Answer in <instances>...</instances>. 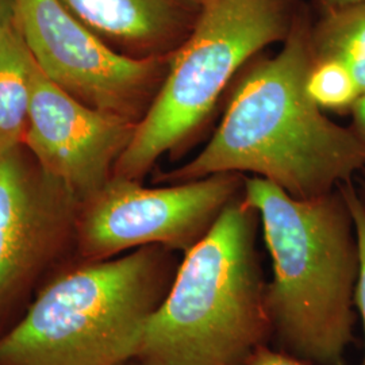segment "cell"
<instances>
[{
	"label": "cell",
	"instance_id": "obj_1",
	"mask_svg": "<svg viewBox=\"0 0 365 365\" xmlns=\"http://www.w3.org/2000/svg\"><path fill=\"white\" fill-rule=\"evenodd\" d=\"M312 4L304 3L282 49L261 53L229 88L221 122L206 146L157 182H192L241 173L272 182L298 199L334 191L365 170V146L349 126L310 99Z\"/></svg>",
	"mask_w": 365,
	"mask_h": 365
},
{
	"label": "cell",
	"instance_id": "obj_16",
	"mask_svg": "<svg viewBox=\"0 0 365 365\" xmlns=\"http://www.w3.org/2000/svg\"><path fill=\"white\" fill-rule=\"evenodd\" d=\"M21 31L15 0H0V46Z\"/></svg>",
	"mask_w": 365,
	"mask_h": 365
},
{
	"label": "cell",
	"instance_id": "obj_15",
	"mask_svg": "<svg viewBox=\"0 0 365 365\" xmlns=\"http://www.w3.org/2000/svg\"><path fill=\"white\" fill-rule=\"evenodd\" d=\"M240 365H310L299 359L282 352L274 351L267 345H261L248 359Z\"/></svg>",
	"mask_w": 365,
	"mask_h": 365
},
{
	"label": "cell",
	"instance_id": "obj_21",
	"mask_svg": "<svg viewBox=\"0 0 365 365\" xmlns=\"http://www.w3.org/2000/svg\"><path fill=\"white\" fill-rule=\"evenodd\" d=\"M196 1H197V3H202V1H203V0H196Z\"/></svg>",
	"mask_w": 365,
	"mask_h": 365
},
{
	"label": "cell",
	"instance_id": "obj_13",
	"mask_svg": "<svg viewBox=\"0 0 365 365\" xmlns=\"http://www.w3.org/2000/svg\"><path fill=\"white\" fill-rule=\"evenodd\" d=\"M306 90L315 105L325 113L348 114L359 96L360 87L351 69L331 57H314Z\"/></svg>",
	"mask_w": 365,
	"mask_h": 365
},
{
	"label": "cell",
	"instance_id": "obj_10",
	"mask_svg": "<svg viewBox=\"0 0 365 365\" xmlns=\"http://www.w3.org/2000/svg\"><path fill=\"white\" fill-rule=\"evenodd\" d=\"M114 51L133 58H170L190 36L196 0H60Z\"/></svg>",
	"mask_w": 365,
	"mask_h": 365
},
{
	"label": "cell",
	"instance_id": "obj_19",
	"mask_svg": "<svg viewBox=\"0 0 365 365\" xmlns=\"http://www.w3.org/2000/svg\"><path fill=\"white\" fill-rule=\"evenodd\" d=\"M357 191H359V195L361 197L365 206V170L361 172V182H360V185L357 187Z\"/></svg>",
	"mask_w": 365,
	"mask_h": 365
},
{
	"label": "cell",
	"instance_id": "obj_20",
	"mask_svg": "<svg viewBox=\"0 0 365 365\" xmlns=\"http://www.w3.org/2000/svg\"><path fill=\"white\" fill-rule=\"evenodd\" d=\"M120 365H140L135 360H130V361H128V363H125V364H120Z\"/></svg>",
	"mask_w": 365,
	"mask_h": 365
},
{
	"label": "cell",
	"instance_id": "obj_6",
	"mask_svg": "<svg viewBox=\"0 0 365 365\" xmlns=\"http://www.w3.org/2000/svg\"><path fill=\"white\" fill-rule=\"evenodd\" d=\"M245 175L220 173L192 182L145 187L113 176L78 211L76 240L87 261L158 245L185 253L244 194Z\"/></svg>",
	"mask_w": 365,
	"mask_h": 365
},
{
	"label": "cell",
	"instance_id": "obj_8",
	"mask_svg": "<svg viewBox=\"0 0 365 365\" xmlns=\"http://www.w3.org/2000/svg\"><path fill=\"white\" fill-rule=\"evenodd\" d=\"M80 206L25 145L0 150V312L75 235Z\"/></svg>",
	"mask_w": 365,
	"mask_h": 365
},
{
	"label": "cell",
	"instance_id": "obj_3",
	"mask_svg": "<svg viewBox=\"0 0 365 365\" xmlns=\"http://www.w3.org/2000/svg\"><path fill=\"white\" fill-rule=\"evenodd\" d=\"M259 212L244 194L184 253L149 319L140 365H240L272 336L257 252Z\"/></svg>",
	"mask_w": 365,
	"mask_h": 365
},
{
	"label": "cell",
	"instance_id": "obj_14",
	"mask_svg": "<svg viewBox=\"0 0 365 365\" xmlns=\"http://www.w3.org/2000/svg\"><path fill=\"white\" fill-rule=\"evenodd\" d=\"M341 188L352 212L354 229L357 235V244H359L360 267H359L357 283L354 288V306L357 307L359 313L361 315L365 336V206L361 197L359 195L357 185L354 182H344L341 184ZM360 365H365V349L364 357Z\"/></svg>",
	"mask_w": 365,
	"mask_h": 365
},
{
	"label": "cell",
	"instance_id": "obj_5",
	"mask_svg": "<svg viewBox=\"0 0 365 365\" xmlns=\"http://www.w3.org/2000/svg\"><path fill=\"white\" fill-rule=\"evenodd\" d=\"M303 6V0H203L113 176L141 182L161 157L184 153L240 72L287 39Z\"/></svg>",
	"mask_w": 365,
	"mask_h": 365
},
{
	"label": "cell",
	"instance_id": "obj_18",
	"mask_svg": "<svg viewBox=\"0 0 365 365\" xmlns=\"http://www.w3.org/2000/svg\"><path fill=\"white\" fill-rule=\"evenodd\" d=\"M365 0H314L313 4L318 7H339V6H346V4H353V3H360Z\"/></svg>",
	"mask_w": 365,
	"mask_h": 365
},
{
	"label": "cell",
	"instance_id": "obj_4",
	"mask_svg": "<svg viewBox=\"0 0 365 365\" xmlns=\"http://www.w3.org/2000/svg\"><path fill=\"white\" fill-rule=\"evenodd\" d=\"M152 245L53 280L0 337V365H120L134 360L179 262Z\"/></svg>",
	"mask_w": 365,
	"mask_h": 365
},
{
	"label": "cell",
	"instance_id": "obj_2",
	"mask_svg": "<svg viewBox=\"0 0 365 365\" xmlns=\"http://www.w3.org/2000/svg\"><path fill=\"white\" fill-rule=\"evenodd\" d=\"M244 197L259 212L272 261L265 302L279 349L310 365H346L360 259L341 185L325 195L298 199L247 176Z\"/></svg>",
	"mask_w": 365,
	"mask_h": 365
},
{
	"label": "cell",
	"instance_id": "obj_7",
	"mask_svg": "<svg viewBox=\"0 0 365 365\" xmlns=\"http://www.w3.org/2000/svg\"><path fill=\"white\" fill-rule=\"evenodd\" d=\"M19 27L39 71L58 88L107 114L138 123L167 76L170 58L114 51L60 0H15Z\"/></svg>",
	"mask_w": 365,
	"mask_h": 365
},
{
	"label": "cell",
	"instance_id": "obj_12",
	"mask_svg": "<svg viewBox=\"0 0 365 365\" xmlns=\"http://www.w3.org/2000/svg\"><path fill=\"white\" fill-rule=\"evenodd\" d=\"M314 57H331L351 69L361 93L365 92V1L339 7L312 4Z\"/></svg>",
	"mask_w": 365,
	"mask_h": 365
},
{
	"label": "cell",
	"instance_id": "obj_11",
	"mask_svg": "<svg viewBox=\"0 0 365 365\" xmlns=\"http://www.w3.org/2000/svg\"><path fill=\"white\" fill-rule=\"evenodd\" d=\"M33 73L34 60L19 31L0 46V150L25 141Z\"/></svg>",
	"mask_w": 365,
	"mask_h": 365
},
{
	"label": "cell",
	"instance_id": "obj_9",
	"mask_svg": "<svg viewBox=\"0 0 365 365\" xmlns=\"http://www.w3.org/2000/svg\"><path fill=\"white\" fill-rule=\"evenodd\" d=\"M137 123L87 106L58 88L34 63L24 145L83 203L113 178Z\"/></svg>",
	"mask_w": 365,
	"mask_h": 365
},
{
	"label": "cell",
	"instance_id": "obj_17",
	"mask_svg": "<svg viewBox=\"0 0 365 365\" xmlns=\"http://www.w3.org/2000/svg\"><path fill=\"white\" fill-rule=\"evenodd\" d=\"M349 114L352 117V123L349 128L365 146V92L359 96Z\"/></svg>",
	"mask_w": 365,
	"mask_h": 365
}]
</instances>
